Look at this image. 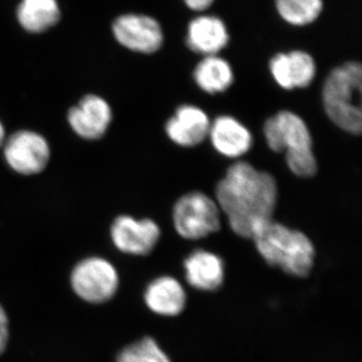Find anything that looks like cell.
<instances>
[{"label": "cell", "instance_id": "obj_1", "mask_svg": "<svg viewBox=\"0 0 362 362\" xmlns=\"http://www.w3.org/2000/svg\"><path fill=\"white\" fill-rule=\"evenodd\" d=\"M216 202L235 235L245 239L273 221L278 202L275 177L246 161L235 162L216 185Z\"/></svg>", "mask_w": 362, "mask_h": 362}, {"label": "cell", "instance_id": "obj_2", "mask_svg": "<svg viewBox=\"0 0 362 362\" xmlns=\"http://www.w3.org/2000/svg\"><path fill=\"white\" fill-rule=\"evenodd\" d=\"M252 240L269 265L294 277L305 278L310 274L315 259V247L304 233L272 221Z\"/></svg>", "mask_w": 362, "mask_h": 362}, {"label": "cell", "instance_id": "obj_3", "mask_svg": "<svg viewBox=\"0 0 362 362\" xmlns=\"http://www.w3.org/2000/svg\"><path fill=\"white\" fill-rule=\"evenodd\" d=\"M264 136L269 148L285 153L286 163L293 175L309 178L318 170L313 140L303 119L290 111H281L266 121Z\"/></svg>", "mask_w": 362, "mask_h": 362}, {"label": "cell", "instance_id": "obj_4", "mask_svg": "<svg viewBox=\"0 0 362 362\" xmlns=\"http://www.w3.org/2000/svg\"><path fill=\"white\" fill-rule=\"evenodd\" d=\"M361 63L347 62L330 71L324 82L322 101L326 115L338 128L352 135L362 129Z\"/></svg>", "mask_w": 362, "mask_h": 362}, {"label": "cell", "instance_id": "obj_5", "mask_svg": "<svg viewBox=\"0 0 362 362\" xmlns=\"http://www.w3.org/2000/svg\"><path fill=\"white\" fill-rule=\"evenodd\" d=\"M173 226L185 240H201L221 228V211L214 199L201 192H192L178 199L173 206Z\"/></svg>", "mask_w": 362, "mask_h": 362}, {"label": "cell", "instance_id": "obj_6", "mask_svg": "<svg viewBox=\"0 0 362 362\" xmlns=\"http://www.w3.org/2000/svg\"><path fill=\"white\" fill-rule=\"evenodd\" d=\"M71 285L74 292L88 303H104L118 290V272L106 259L92 257L83 259L74 268Z\"/></svg>", "mask_w": 362, "mask_h": 362}, {"label": "cell", "instance_id": "obj_7", "mask_svg": "<svg viewBox=\"0 0 362 362\" xmlns=\"http://www.w3.org/2000/svg\"><path fill=\"white\" fill-rule=\"evenodd\" d=\"M2 146L9 168L23 175L42 173L51 157L49 142L33 131H18L9 136Z\"/></svg>", "mask_w": 362, "mask_h": 362}, {"label": "cell", "instance_id": "obj_8", "mask_svg": "<svg viewBox=\"0 0 362 362\" xmlns=\"http://www.w3.org/2000/svg\"><path fill=\"white\" fill-rule=\"evenodd\" d=\"M113 33L119 44L141 54H153L164 42L160 23L143 14H124L113 23Z\"/></svg>", "mask_w": 362, "mask_h": 362}, {"label": "cell", "instance_id": "obj_9", "mask_svg": "<svg viewBox=\"0 0 362 362\" xmlns=\"http://www.w3.org/2000/svg\"><path fill=\"white\" fill-rule=\"evenodd\" d=\"M161 230L156 221L149 218L136 220L121 216L111 226V238L119 251L133 256H146L153 251L160 239Z\"/></svg>", "mask_w": 362, "mask_h": 362}, {"label": "cell", "instance_id": "obj_10", "mask_svg": "<svg viewBox=\"0 0 362 362\" xmlns=\"http://www.w3.org/2000/svg\"><path fill=\"white\" fill-rule=\"evenodd\" d=\"M269 69L274 81L288 90L309 87L317 73L313 57L301 49L276 54L270 59Z\"/></svg>", "mask_w": 362, "mask_h": 362}, {"label": "cell", "instance_id": "obj_11", "mask_svg": "<svg viewBox=\"0 0 362 362\" xmlns=\"http://www.w3.org/2000/svg\"><path fill=\"white\" fill-rule=\"evenodd\" d=\"M110 105L97 95H87L68 113L71 129L80 137L97 140L103 137L112 122Z\"/></svg>", "mask_w": 362, "mask_h": 362}, {"label": "cell", "instance_id": "obj_12", "mask_svg": "<svg viewBox=\"0 0 362 362\" xmlns=\"http://www.w3.org/2000/svg\"><path fill=\"white\" fill-rule=\"evenodd\" d=\"M211 121L206 112L194 105H182L166 122L169 139L182 147H194L209 137Z\"/></svg>", "mask_w": 362, "mask_h": 362}, {"label": "cell", "instance_id": "obj_13", "mask_svg": "<svg viewBox=\"0 0 362 362\" xmlns=\"http://www.w3.org/2000/svg\"><path fill=\"white\" fill-rule=\"evenodd\" d=\"M230 42L225 21L216 16H199L187 25L185 44L190 51L204 57L214 56Z\"/></svg>", "mask_w": 362, "mask_h": 362}, {"label": "cell", "instance_id": "obj_14", "mask_svg": "<svg viewBox=\"0 0 362 362\" xmlns=\"http://www.w3.org/2000/svg\"><path fill=\"white\" fill-rule=\"evenodd\" d=\"M209 138L214 148L228 158H240L251 150L252 135L235 117L223 115L211 123Z\"/></svg>", "mask_w": 362, "mask_h": 362}, {"label": "cell", "instance_id": "obj_15", "mask_svg": "<svg viewBox=\"0 0 362 362\" xmlns=\"http://www.w3.org/2000/svg\"><path fill=\"white\" fill-rule=\"evenodd\" d=\"M185 279L199 291H216L225 281V264L218 255L206 250L192 252L185 261Z\"/></svg>", "mask_w": 362, "mask_h": 362}, {"label": "cell", "instance_id": "obj_16", "mask_svg": "<svg viewBox=\"0 0 362 362\" xmlns=\"http://www.w3.org/2000/svg\"><path fill=\"white\" fill-rule=\"evenodd\" d=\"M187 300V292L183 286L170 276L156 279L145 290V304L157 315H180L185 310Z\"/></svg>", "mask_w": 362, "mask_h": 362}, {"label": "cell", "instance_id": "obj_17", "mask_svg": "<svg viewBox=\"0 0 362 362\" xmlns=\"http://www.w3.org/2000/svg\"><path fill=\"white\" fill-rule=\"evenodd\" d=\"M194 80L207 94H218L230 89L235 81L230 64L218 54L204 57L194 71Z\"/></svg>", "mask_w": 362, "mask_h": 362}, {"label": "cell", "instance_id": "obj_18", "mask_svg": "<svg viewBox=\"0 0 362 362\" xmlns=\"http://www.w3.org/2000/svg\"><path fill=\"white\" fill-rule=\"evenodd\" d=\"M61 11L57 0H21L18 8L21 25L30 33H39L57 25Z\"/></svg>", "mask_w": 362, "mask_h": 362}, {"label": "cell", "instance_id": "obj_19", "mask_svg": "<svg viewBox=\"0 0 362 362\" xmlns=\"http://www.w3.org/2000/svg\"><path fill=\"white\" fill-rule=\"evenodd\" d=\"M276 11L288 25L305 26L318 20L323 0H275Z\"/></svg>", "mask_w": 362, "mask_h": 362}, {"label": "cell", "instance_id": "obj_20", "mask_svg": "<svg viewBox=\"0 0 362 362\" xmlns=\"http://www.w3.org/2000/svg\"><path fill=\"white\" fill-rule=\"evenodd\" d=\"M116 362H171L168 354L151 337L128 345L118 354Z\"/></svg>", "mask_w": 362, "mask_h": 362}, {"label": "cell", "instance_id": "obj_21", "mask_svg": "<svg viewBox=\"0 0 362 362\" xmlns=\"http://www.w3.org/2000/svg\"><path fill=\"white\" fill-rule=\"evenodd\" d=\"M188 8L194 11H204L213 6L216 0H182Z\"/></svg>", "mask_w": 362, "mask_h": 362}, {"label": "cell", "instance_id": "obj_22", "mask_svg": "<svg viewBox=\"0 0 362 362\" xmlns=\"http://www.w3.org/2000/svg\"><path fill=\"white\" fill-rule=\"evenodd\" d=\"M8 330H0V356L6 351L7 343H8Z\"/></svg>", "mask_w": 362, "mask_h": 362}, {"label": "cell", "instance_id": "obj_23", "mask_svg": "<svg viewBox=\"0 0 362 362\" xmlns=\"http://www.w3.org/2000/svg\"><path fill=\"white\" fill-rule=\"evenodd\" d=\"M0 330H8V317L1 305H0Z\"/></svg>", "mask_w": 362, "mask_h": 362}, {"label": "cell", "instance_id": "obj_24", "mask_svg": "<svg viewBox=\"0 0 362 362\" xmlns=\"http://www.w3.org/2000/svg\"><path fill=\"white\" fill-rule=\"evenodd\" d=\"M4 141H6V129H4V124L0 121V147L4 145Z\"/></svg>", "mask_w": 362, "mask_h": 362}]
</instances>
